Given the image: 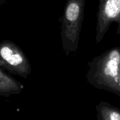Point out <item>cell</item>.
<instances>
[{
  "label": "cell",
  "mask_w": 120,
  "mask_h": 120,
  "mask_svg": "<svg viewBox=\"0 0 120 120\" xmlns=\"http://www.w3.org/2000/svg\"><path fill=\"white\" fill-rule=\"evenodd\" d=\"M85 0H67L63 15L60 19L62 46L67 56L75 52L78 49Z\"/></svg>",
  "instance_id": "obj_1"
},
{
  "label": "cell",
  "mask_w": 120,
  "mask_h": 120,
  "mask_svg": "<svg viewBox=\"0 0 120 120\" xmlns=\"http://www.w3.org/2000/svg\"><path fill=\"white\" fill-rule=\"evenodd\" d=\"M95 109L98 120H120V112L106 102H100Z\"/></svg>",
  "instance_id": "obj_5"
},
{
  "label": "cell",
  "mask_w": 120,
  "mask_h": 120,
  "mask_svg": "<svg viewBox=\"0 0 120 120\" xmlns=\"http://www.w3.org/2000/svg\"><path fill=\"white\" fill-rule=\"evenodd\" d=\"M0 68L24 79H27L32 71L30 62L23 50L9 40L0 42Z\"/></svg>",
  "instance_id": "obj_2"
},
{
  "label": "cell",
  "mask_w": 120,
  "mask_h": 120,
  "mask_svg": "<svg viewBox=\"0 0 120 120\" xmlns=\"http://www.w3.org/2000/svg\"><path fill=\"white\" fill-rule=\"evenodd\" d=\"M120 15V0H100L96 14L95 42H101L112 21Z\"/></svg>",
  "instance_id": "obj_3"
},
{
  "label": "cell",
  "mask_w": 120,
  "mask_h": 120,
  "mask_svg": "<svg viewBox=\"0 0 120 120\" xmlns=\"http://www.w3.org/2000/svg\"><path fill=\"white\" fill-rule=\"evenodd\" d=\"M24 86L0 68V96L8 97L20 94Z\"/></svg>",
  "instance_id": "obj_4"
}]
</instances>
